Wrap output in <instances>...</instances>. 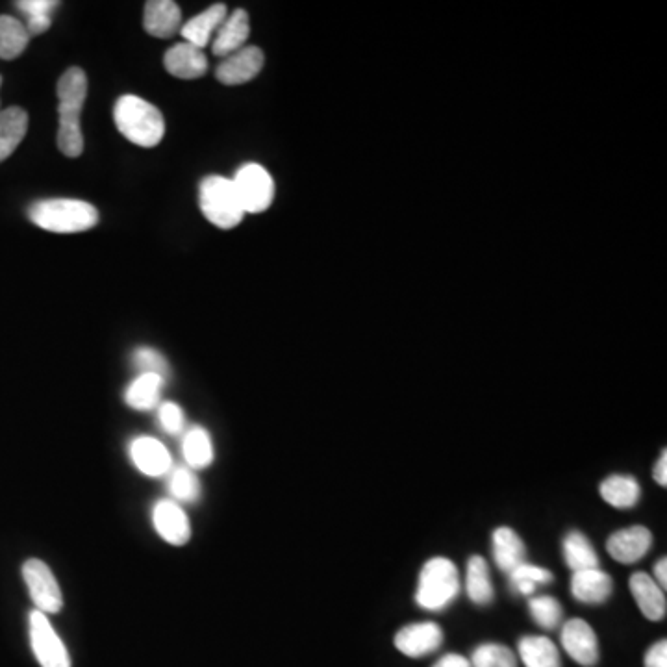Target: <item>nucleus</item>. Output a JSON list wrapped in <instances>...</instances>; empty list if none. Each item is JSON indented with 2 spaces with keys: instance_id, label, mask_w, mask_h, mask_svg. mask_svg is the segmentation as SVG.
Listing matches in <instances>:
<instances>
[{
  "instance_id": "f257e3e1",
  "label": "nucleus",
  "mask_w": 667,
  "mask_h": 667,
  "mask_svg": "<svg viewBox=\"0 0 667 667\" xmlns=\"http://www.w3.org/2000/svg\"><path fill=\"white\" fill-rule=\"evenodd\" d=\"M86 97L88 76L80 67H69L58 80V149L69 158H78L84 152L80 117Z\"/></svg>"
},
{
  "instance_id": "f03ea898",
  "label": "nucleus",
  "mask_w": 667,
  "mask_h": 667,
  "mask_svg": "<svg viewBox=\"0 0 667 667\" xmlns=\"http://www.w3.org/2000/svg\"><path fill=\"white\" fill-rule=\"evenodd\" d=\"M117 130L130 143L152 149L160 145L165 136V119L162 112L138 95H123L114 106Z\"/></svg>"
},
{
  "instance_id": "7ed1b4c3",
  "label": "nucleus",
  "mask_w": 667,
  "mask_h": 667,
  "mask_svg": "<svg viewBox=\"0 0 667 667\" xmlns=\"http://www.w3.org/2000/svg\"><path fill=\"white\" fill-rule=\"evenodd\" d=\"M28 217L47 232L78 234L97 227L99 210L80 199H43L30 206Z\"/></svg>"
},
{
  "instance_id": "20e7f679",
  "label": "nucleus",
  "mask_w": 667,
  "mask_h": 667,
  "mask_svg": "<svg viewBox=\"0 0 667 667\" xmlns=\"http://www.w3.org/2000/svg\"><path fill=\"white\" fill-rule=\"evenodd\" d=\"M460 592L458 569L449 558H430L417 582V605L428 612H440L453 603Z\"/></svg>"
},
{
  "instance_id": "39448f33",
  "label": "nucleus",
  "mask_w": 667,
  "mask_h": 667,
  "mask_svg": "<svg viewBox=\"0 0 667 667\" xmlns=\"http://www.w3.org/2000/svg\"><path fill=\"white\" fill-rule=\"evenodd\" d=\"M199 204L204 217L223 230L238 227L245 217L238 191L230 178L219 175L204 178L199 186Z\"/></svg>"
},
{
  "instance_id": "423d86ee",
  "label": "nucleus",
  "mask_w": 667,
  "mask_h": 667,
  "mask_svg": "<svg viewBox=\"0 0 667 667\" xmlns=\"http://www.w3.org/2000/svg\"><path fill=\"white\" fill-rule=\"evenodd\" d=\"M245 214H262L275 199V180L260 164H245L232 178Z\"/></svg>"
},
{
  "instance_id": "0eeeda50",
  "label": "nucleus",
  "mask_w": 667,
  "mask_h": 667,
  "mask_svg": "<svg viewBox=\"0 0 667 667\" xmlns=\"http://www.w3.org/2000/svg\"><path fill=\"white\" fill-rule=\"evenodd\" d=\"M23 579L38 612L47 616V614H58L62 610L63 595L60 584L54 577L51 567L43 560L39 558L26 560L23 566Z\"/></svg>"
},
{
  "instance_id": "6e6552de",
  "label": "nucleus",
  "mask_w": 667,
  "mask_h": 667,
  "mask_svg": "<svg viewBox=\"0 0 667 667\" xmlns=\"http://www.w3.org/2000/svg\"><path fill=\"white\" fill-rule=\"evenodd\" d=\"M30 643L41 667H71V656L67 653L60 636L52 627L49 617L38 610L30 612Z\"/></svg>"
},
{
  "instance_id": "1a4fd4ad",
  "label": "nucleus",
  "mask_w": 667,
  "mask_h": 667,
  "mask_svg": "<svg viewBox=\"0 0 667 667\" xmlns=\"http://www.w3.org/2000/svg\"><path fill=\"white\" fill-rule=\"evenodd\" d=\"M562 645L567 655L571 656L577 664L584 667H592L599 662V640L595 630L586 623L584 619L573 617L566 621L560 634Z\"/></svg>"
},
{
  "instance_id": "9d476101",
  "label": "nucleus",
  "mask_w": 667,
  "mask_h": 667,
  "mask_svg": "<svg viewBox=\"0 0 667 667\" xmlns=\"http://www.w3.org/2000/svg\"><path fill=\"white\" fill-rule=\"evenodd\" d=\"M265 56L258 47H243L219 63L215 76L225 86H241L262 73Z\"/></svg>"
},
{
  "instance_id": "9b49d317",
  "label": "nucleus",
  "mask_w": 667,
  "mask_h": 667,
  "mask_svg": "<svg viewBox=\"0 0 667 667\" xmlns=\"http://www.w3.org/2000/svg\"><path fill=\"white\" fill-rule=\"evenodd\" d=\"M651 545H653V534L642 525H636L614 532L606 542V551L617 562L629 566L642 560L643 556L649 553Z\"/></svg>"
},
{
  "instance_id": "f8f14e48",
  "label": "nucleus",
  "mask_w": 667,
  "mask_h": 667,
  "mask_svg": "<svg viewBox=\"0 0 667 667\" xmlns=\"http://www.w3.org/2000/svg\"><path fill=\"white\" fill-rule=\"evenodd\" d=\"M152 523L160 538L171 545H186L191 538L188 516L177 501L164 499L154 504Z\"/></svg>"
},
{
  "instance_id": "ddd939ff",
  "label": "nucleus",
  "mask_w": 667,
  "mask_h": 667,
  "mask_svg": "<svg viewBox=\"0 0 667 667\" xmlns=\"http://www.w3.org/2000/svg\"><path fill=\"white\" fill-rule=\"evenodd\" d=\"M441 642H443V632L440 625L432 621L408 625L399 630L395 636V647L410 658H421L438 651Z\"/></svg>"
},
{
  "instance_id": "4468645a",
  "label": "nucleus",
  "mask_w": 667,
  "mask_h": 667,
  "mask_svg": "<svg viewBox=\"0 0 667 667\" xmlns=\"http://www.w3.org/2000/svg\"><path fill=\"white\" fill-rule=\"evenodd\" d=\"M130 458L134 466L147 477H164L173 466L171 454L164 443L149 436H141L132 441Z\"/></svg>"
},
{
  "instance_id": "2eb2a0df",
  "label": "nucleus",
  "mask_w": 667,
  "mask_h": 667,
  "mask_svg": "<svg viewBox=\"0 0 667 667\" xmlns=\"http://www.w3.org/2000/svg\"><path fill=\"white\" fill-rule=\"evenodd\" d=\"M143 26L154 38H173L182 28V12L173 0H149L145 4Z\"/></svg>"
},
{
  "instance_id": "dca6fc26",
  "label": "nucleus",
  "mask_w": 667,
  "mask_h": 667,
  "mask_svg": "<svg viewBox=\"0 0 667 667\" xmlns=\"http://www.w3.org/2000/svg\"><path fill=\"white\" fill-rule=\"evenodd\" d=\"M164 65L169 75L177 76L182 80H195L206 75L208 58L204 52L189 43H177L165 52Z\"/></svg>"
},
{
  "instance_id": "f3484780",
  "label": "nucleus",
  "mask_w": 667,
  "mask_h": 667,
  "mask_svg": "<svg viewBox=\"0 0 667 667\" xmlns=\"http://www.w3.org/2000/svg\"><path fill=\"white\" fill-rule=\"evenodd\" d=\"M251 34V21H249V13L245 10H236L230 13L225 23L219 26L217 34H215L214 45L212 51L215 56H230L234 52L241 51L249 39Z\"/></svg>"
},
{
  "instance_id": "a211bd4d",
  "label": "nucleus",
  "mask_w": 667,
  "mask_h": 667,
  "mask_svg": "<svg viewBox=\"0 0 667 667\" xmlns=\"http://www.w3.org/2000/svg\"><path fill=\"white\" fill-rule=\"evenodd\" d=\"M614 590V584L610 575L597 569H586V571H577L573 573L571 579V593L580 603L588 605H601L610 599Z\"/></svg>"
},
{
  "instance_id": "6ab92c4d",
  "label": "nucleus",
  "mask_w": 667,
  "mask_h": 667,
  "mask_svg": "<svg viewBox=\"0 0 667 667\" xmlns=\"http://www.w3.org/2000/svg\"><path fill=\"white\" fill-rule=\"evenodd\" d=\"M228 17L227 4H212L210 8H206L204 12L199 13L197 17L189 19L186 25L180 28L182 38L186 39V43L197 47V49H204L214 34H217L219 26L225 23Z\"/></svg>"
},
{
  "instance_id": "aec40b11",
  "label": "nucleus",
  "mask_w": 667,
  "mask_h": 667,
  "mask_svg": "<svg viewBox=\"0 0 667 667\" xmlns=\"http://www.w3.org/2000/svg\"><path fill=\"white\" fill-rule=\"evenodd\" d=\"M630 592L640 606L643 616L651 621L666 617V592L647 573H634L629 580Z\"/></svg>"
},
{
  "instance_id": "412c9836",
  "label": "nucleus",
  "mask_w": 667,
  "mask_h": 667,
  "mask_svg": "<svg viewBox=\"0 0 667 667\" xmlns=\"http://www.w3.org/2000/svg\"><path fill=\"white\" fill-rule=\"evenodd\" d=\"M493 558L497 567L510 575L516 567L527 562L525 543L519 538L516 530L510 527H499L493 532Z\"/></svg>"
},
{
  "instance_id": "4be33fe9",
  "label": "nucleus",
  "mask_w": 667,
  "mask_h": 667,
  "mask_svg": "<svg viewBox=\"0 0 667 667\" xmlns=\"http://www.w3.org/2000/svg\"><path fill=\"white\" fill-rule=\"evenodd\" d=\"M28 130V114L23 108H6L0 112V162L8 160L21 145Z\"/></svg>"
},
{
  "instance_id": "5701e85b",
  "label": "nucleus",
  "mask_w": 667,
  "mask_h": 667,
  "mask_svg": "<svg viewBox=\"0 0 667 667\" xmlns=\"http://www.w3.org/2000/svg\"><path fill=\"white\" fill-rule=\"evenodd\" d=\"M165 378L152 373H141L125 391V403L134 408L147 412L160 404L162 390H164Z\"/></svg>"
},
{
  "instance_id": "b1692460",
  "label": "nucleus",
  "mask_w": 667,
  "mask_h": 667,
  "mask_svg": "<svg viewBox=\"0 0 667 667\" xmlns=\"http://www.w3.org/2000/svg\"><path fill=\"white\" fill-rule=\"evenodd\" d=\"M601 497L605 499L606 503L614 508H621L627 510L636 506L640 497H642V488L638 484V480L630 475H612L608 479L601 482L599 486Z\"/></svg>"
},
{
  "instance_id": "393cba45",
  "label": "nucleus",
  "mask_w": 667,
  "mask_h": 667,
  "mask_svg": "<svg viewBox=\"0 0 667 667\" xmlns=\"http://www.w3.org/2000/svg\"><path fill=\"white\" fill-rule=\"evenodd\" d=\"M182 454L189 469H206L214 464V443L208 430L202 427L189 428L182 440Z\"/></svg>"
},
{
  "instance_id": "a878e982",
  "label": "nucleus",
  "mask_w": 667,
  "mask_h": 667,
  "mask_svg": "<svg viewBox=\"0 0 667 667\" xmlns=\"http://www.w3.org/2000/svg\"><path fill=\"white\" fill-rule=\"evenodd\" d=\"M517 647L527 667H562L556 645L545 636H525Z\"/></svg>"
},
{
  "instance_id": "bb28decb",
  "label": "nucleus",
  "mask_w": 667,
  "mask_h": 667,
  "mask_svg": "<svg viewBox=\"0 0 667 667\" xmlns=\"http://www.w3.org/2000/svg\"><path fill=\"white\" fill-rule=\"evenodd\" d=\"M564 558L566 564L573 573L577 571H586V569H597L599 567V556L593 549L590 540L582 532H569L564 538Z\"/></svg>"
},
{
  "instance_id": "cd10ccee",
  "label": "nucleus",
  "mask_w": 667,
  "mask_h": 667,
  "mask_svg": "<svg viewBox=\"0 0 667 667\" xmlns=\"http://www.w3.org/2000/svg\"><path fill=\"white\" fill-rule=\"evenodd\" d=\"M466 588L475 605H490L493 601L490 567L482 556H471L467 562Z\"/></svg>"
},
{
  "instance_id": "c85d7f7f",
  "label": "nucleus",
  "mask_w": 667,
  "mask_h": 667,
  "mask_svg": "<svg viewBox=\"0 0 667 667\" xmlns=\"http://www.w3.org/2000/svg\"><path fill=\"white\" fill-rule=\"evenodd\" d=\"M30 41L26 26L10 15H0V58L15 60L19 58Z\"/></svg>"
},
{
  "instance_id": "c756f323",
  "label": "nucleus",
  "mask_w": 667,
  "mask_h": 667,
  "mask_svg": "<svg viewBox=\"0 0 667 667\" xmlns=\"http://www.w3.org/2000/svg\"><path fill=\"white\" fill-rule=\"evenodd\" d=\"M508 577H510L512 592H516L517 595H525V597L532 595L540 586L553 582V573L549 569L534 566L529 562L516 567Z\"/></svg>"
},
{
  "instance_id": "7c9ffc66",
  "label": "nucleus",
  "mask_w": 667,
  "mask_h": 667,
  "mask_svg": "<svg viewBox=\"0 0 667 667\" xmlns=\"http://www.w3.org/2000/svg\"><path fill=\"white\" fill-rule=\"evenodd\" d=\"M169 493L180 503H193L201 497V480L189 467L169 471Z\"/></svg>"
},
{
  "instance_id": "2f4dec72",
  "label": "nucleus",
  "mask_w": 667,
  "mask_h": 667,
  "mask_svg": "<svg viewBox=\"0 0 667 667\" xmlns=\"http://www.w3.org/2000/svg\"><path fill=\"white\" fill-rule=\"evenodd\" d=\"M471 667H517V658L506 645L482 643L471 656Z\"/></svg>"
},
{
  "instance_id": "473e14b6",
  "label": "nucleus",
  "mask_w": 667,
  "mask_h": 667,
  "mask_svg": "<svg viewBox=\"0 0 667 667\" xmlns=\"http://www.w3.org/2000/svg\"><path fill=\"white\" fill-rule=\"evenodd\" d=\"M530 616L545 630H554L562 621V606L549 595L534 597L529 601Z\"/></svg>"
},
{
  "instance_id": "72a5a7b5",
  "label": "nucleus",
  "mask_w": 667,
  "mask_h": 667,
  "mask_svg": "<svg viewBox=\"0 0 667 667\" xmlns=\"http://www.w3.org/2000/svg\"><path fill=\"white\" fill-rule=\"evenodd\" d=\"M134 364L141 373H152V375H160L162 378L169 377V364L156 349H149V347L138 349L134 353Z\"/></svg>"
},
{
  "instance_id": "f704fd0d",
  "label": "nucleus",
  "mask_w": 667,
  "mask_h": 667,
  "mask_svg": "<svg viewBox=\"0 0 667 667\" xmlns=\"http://www.w3.org/2000/svg\"><path fill=\"white\" fill-rule=\"evenodd\" d=\"M158 419H160V425L164 428L167 434H182L184 428H186V416H184V410L178 406L177 403H167L160 404V410H158Z\"/></svg>"
},
{
  "instance_id": "c9c22d12",
  "label": "nucleus",
  "mask_w": 667,
  "mask_h": 667,
  "mask_svg": "<svg viewBox=\"0 0 667 667\" xmlns=\"http://www.w3.org/2000/svg\"><path fill=\"white\" fill-rule=\"evenodd\" d=\"M60 6L56 0H21L17 2V8L25 13L26 19L32 17H52V12Z\"/></svg>"
},
{
  "instance_id": "e433bc0d",
  "label": "nucleus",
  "mask_w": 667,
  "mask_h": 667,
  "mask_svg": "<svg viewBox=\"0 0 667 667\" xmlns=\"http://www.w3.org/2000/svg\"><path fill=\"white\" fill-rule=\"evenodd\" d=\"M643 666L645 667H667V642L662 640V642L655 643L647 655H645V660H643Z\"/></svg>"
},
{
  "instance_id": "4c0bfd02",
  "label": "nucleus",
  "mask_w": 667,
  "mask_h": 667,
  "mask_svg": "<svg viewBox=\"0 0 667 667\" xmlns=\"http://www.w3.org/2000/svg\"><path fill=\"white\" fill-rule=\"evenodd\" d=\"M432 667H471V662L467 660L466 656L451 653V655L441 656Z\"/></svg>"
},
{
  "instance_id": "58836bf2",
  "label": "nucleus",
  "mask_w": 667,
  "mask_h": 667,
  "mask_svg": "<svg viewBox=\"0 0 667 667\" xmlns=\"http://www.w3.org/2000/svg\"><path fill=\"white\" fill-rule=\"evenodd\" d=\"M653 477H655L656 484H660L662 488L667 486V453L664 451L662 456L658 458L655 469H653Z\"/></svg>"
},
{
  "instance_id": "ea45409f",
  "label": "nucleus",
  "mask_w": 667,
  "mask_h": 667,
  "mask_svg": "<svg viewBox=\"0 0 667 667\" xmlns=\"http://www.w3.org/2000/svg\"><path fill=\"white\" fill-rule=\"evenodd\" d=\"M655 582L666 592L667 586V560L660 558L655 564Z\"/></svg>"
},
{
  "instance_id": "a19ab883",
  "label": "nucleus",
  "mask_w": 667,
  "mask_h": 667,
  "mask_svg": "<svg viewBox=\"0 0 667 667\" xmlns=\"http://www.w3.org/2000/svg\"><path fill=\"white\" fill-rule=\"evenodd\" d=\"M0 86H2V78H0Z\"/></svg>"
}]
</instances>
